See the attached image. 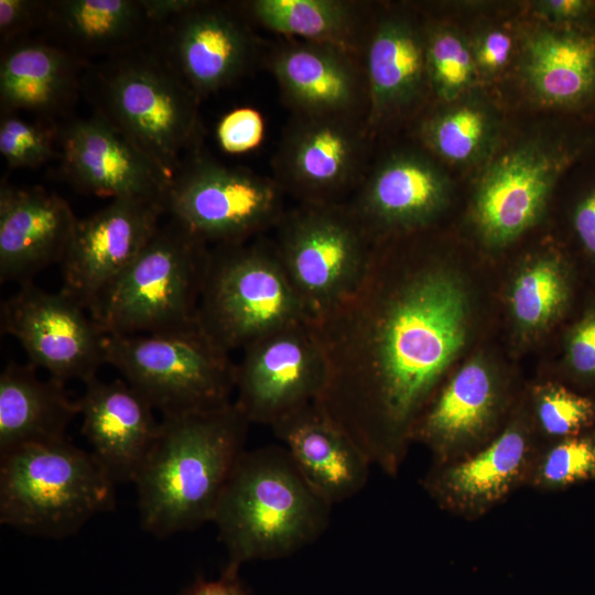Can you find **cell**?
I'll use <instances>...</instances> for the list:
<instances>
[{"instance_id":"22","label":"cell","mask_w":595,"mask_h":595,"mask_svg":"<svg viewBox=\"0 0 595 595\" xmlns=\"http://www.w3.org/2000/svg\"><path fill=\"white\" fill-rule=\"evenodd\" d=\"M84 385L77 402L91 454L116 484L133 483L159 435L155 410L122 378Z\"/></svg>"},{"instance_id":"35","label":"cell","mask_w":595,"mask_h":595,"mask_svg":"<svg viewBox=\"0 0 595 595\" xmlns=\"http://www.w3.org/2000/svg\"><path fill=\"white\" fill-rule=\"evenodd\" d=\"M585 483H595V426L543 445L528 486L555 493Z\"/></svg>"},{"instance_id":"3","label":"cell","mask_w":595,"mask_h":595,"mask_svg":"<svg viewBox=\"0 0 595 595\" xmlns=\"http://www.w3.org/2000/svg\"><path fill=\"white\" fill-rule=\"evenodd\" d=\"M250 425L234 401L162 418L156 441L133 482L143 530L165 538L212 522L247 450Z\"/></svg>"},{"instance_id":"30","label":"cell","mask_w":595,"mask_h":595,"mask_svg":"<svg viewBox=\"0 0 595 595\" xmlns=\"http://www.w3.org/2000/svg\"><path fill=\"white\" fill-rule=\"evenodd\" d=\"M78 86L77 65L65 50L25 42L3 50L0 63L2 112H52L73 99Z\"/></svg>"},{"instance_id":"40","label":"cell","mask_w":595,"mask_h":595,"mask_svg":"<svg viewBox=\"0 0 595 595\" xmlns=\"http://www.w3.org/2000/svg\"><path fill=\"white\" fill-rule=\"evenodd\" d=\"M261 115L251 108H238L223 117L217 126V139L224 151L244 153L260 144L263 138Z\"/></svg>"},{"instance_id":"19","label":"cell","mask_w":595,"mask_h":595,"mask_svg":"<svg viewBox=\"0 0 595 595\" xmlns=\"http://www.w3.org/2000/svg\"><path fill=\"white\" fill-rule=\"evenodd\" d=\"M541 447L532 428L518 416L475 453L432 464L421 485L442 510L477 520L528 486Z\"/></svg>"},{"instance_id":"6","label":"cell","mask_w":595,"mask_h":595,"mask_svg":"<svg viewBox=\"0 0 595 595\" xmlns=\"http://www.w3.org/2000/svg\"><path fill=\"white\" fill-rule=\"evenodd\" d=\"M208 252L207 244L171 219L89 314L108 335L173 334L198 327Z\"/></svg>"},{"instance_id":"26","label":"cell","mask_w":595,"mask_h":595,"mask_svg":"<svg viewBox=\"0 0 595 595\" xmlns=\"http://www.w3.org/2000/svg\"><path fill=\"white\" fill-rule=\"evenodd\" d=\"M271 429L302 476L332 506L355 497L367 485L370 459L316 402Z\"/></svg>"},{"instance_id":"9","label":"cell","mask_w":595,"mask_h":595,"mask_svg":"<svg viewBox=\"0 0 595 595\" xmlns=\"http://www.w3.org/2000/svg\"><path fill=\"white\" fill-rule=\"evenodd\" d=\"M273 229L280 261L315 324L356 290L375 244L346 203H300Z\"/></svg>"},{"instance_id":"17","label":"cell","mask_w":595,"mask_h":595,"mask_svg":"<svg viewBox=\"0 0 595 595\" xmlns=\"http://www.w3.org/2000/svg\"><path fill=\"white\" fill-rule=\"evenodd\" d=\"M374 138L358 117L296 116L275 159V182L300 203H344L371 161Z\"/></svg>"},{"instance_id":"41","label":"cell","mask_w":595,"mask_h":595,"mask_svg":"<svg viewBox=\"0 0 595 595\" xmlns=\"http://www.w3.org/2000/svg\"><path fill=\"white\" fill-rule=\"evenodd\" d=\"M566 364L578 380L595 383V306L587 309L571 328Z\"/></svg>"},{"instance_id":"20","label":"cell","mask_w":595,"mask_h":595,"mask_svg":"<svg viewBox=\"0 0 595 595\" xmlns=\"http://www.w3.org/2000/svg\"><path fill=\"white\" fill-rule=\"evenodd\" d=\"M62 170L82 192L162 201L171 178L102 115L72 121L62 132Z\"/></svg>"},{"instance_id":"15","label":"cell","mask_w":595,"mask_h":595,"mask_svg":"<svg viewBox=\"0 0 595 595\" xmlns=\"http://www.w3.org/2000/svg\"><path fill=\"white\" fill-rule=\"evenodd\" d=\"M327 377L325 351L313 325H291L242 349L234 402L251 424L271 428L317 402Z\"/></svg>"},{"instance_id":"24","label":"cell","mask_w":595,"mask_h":595,"mask_svg":"<svg viewBox=\"0 0 595 595\" xmlns=\"http://www.w3.org/2000/svg\"><path fill=\"white\" fill-rule=\"evenodd\" d=\"M354 54L335 45L305 41L290 42L274 53L271 69L296 116L366 120L365 73Z\"/></svg>"},{"instance_id":"34","label":"cell","mask_w":595,"mask_h":595,"mask_svg":"<svg viewBox=\"0 0 595 595\" xmlns=\"http://www.w3.org/2000/svg\"><path fill=\"white\" fill-rule=\"evenodd\" d=\"M564 257L547 250L533 258L516 279L511 305L517 321L526 328L552 322L567 305L571 286Z\"/></svg>"},{"instance_id":"21","label":"cell","mask_w":595,"mask_h":595,"mask_svg":"<svg viewBox=\"0 0 595 595\" xmlns=\"http://www.w3.org/2000/svg\"><path fill=\"white\" fill-rule=\"evenodd\" d=\"M501 392L488 367L473 360L435 392L414 428L412 442L422 443L432 464L464 458L484 447L496 431Z\"/></svg>"},{"instance_id":"2","label":"cell","mask_w":595,"mask_h":595,"mask_svg":"<svg viewBox=\"0 0 595 595\" xmlns=\"http://www.w3.org/2000/svg\"><path fill=\"white\" fill-rule=\"evenodd\" d=\"M595 159V120L510 111L486 163L464 182L467 223L491 249L521 239L548 214L565 176Z\"/></svg>"},{"instance_id":"37","label":"cell","mask_w":595,"mask_h":595,"mask_svg":"<svg viewBox=\"0 0 595 595\" xmlns=\"http://www.w3.org/2000/svg\"><path fill=\"white\" fill-rule=\"evenodd\" d=\"M559 193L565 195V227L571 245L595 266V159L565 176Z\"/></svg>"},{"instance_id":"43","label":"cell","mask_w":595,"mask_h":595,"mask_svg":"<svg viewBox=\"0 0 595 595\" xmlns=\"http://www.w3.org/2000/svg\"><path fill=\"white\" fill-rule=\"evenodd\" d=\"M183 595H250L238 578V571L225 569L216 580H198Z\"/></svg>"},{"instance_id":"13","label":"cell","mask_w":595,"mask_h":595,"mask_svg":"<svg viewBox=\"0 0 595 595\" xmlns=\"http://www.w3.org/2000/svg\"><path fill=\"white\" fill-rule=\"evenodd\" d=\"M366 125L374 139L404 134L432 104L419 2L379 4L364 43Z\"/></svg>"},{"instance_id":"44","label":"cell","mask_w":595,"mask_h":595,"mask_svg":"<svg viewBox=\"0 0 595 595\" xmlns=\"http://www.w3.org/2000/svg\"><path fill=\"white\" fill-rule=\"evenodd\" d=\"M197 0H140L149 21L175 19L201 4Z\"/></svg>"},{"instance_id":"5","label":"cell","mask_w":595,"mask_h":595,"mask_svg":"<svg viewBox=\"0 0 595 595\" xmlns=\"http://www.w3.org/2000/svg\"><path fill=\"white\" fill-rule=\"evenodd\" d=\"M116 483L68 440L0 455V522L44 538L76 533L116 502Z\"/></svg>"},{"instance_id":"36","label":"cell","mask_w":595,"mask_h":595,"mask_svg":"<svg viewBox=\"0 0 595 595\" xmlns=\"http://www.w3.org/2000/svg\"><path fill=\"white\" fill-rule=\"evenodd\" d=\"M532 403L536 424L551 442L595 426V397L563 385L549 382L536 388Z\"/></svg>"},{"instance_id":"11","label":"cell","mask_w":595,"mask_h":595,"mask_svg":"<svg viewBox=\"0 0 595 595\" xmlns=\"http://www.w3.org/2000/svg\"><path fill=\"white\" fill-rule=\"evenodd\" d=\"M269 177L191 153L170 181L164 209L207 245H231L274 228L285 209Z\"/></svg>"},{"instance_id":"38","label":"cell","mask_w":595,"mask_h":595,"mask_svg":"<svg viewBox=\"0 0 595 595\" xmlns=\"http://www.w3.org/2000/svg\"><path fill=\"white\" fill-rule=\"evenodd\" d=\"M0 153L11 169L36 167L55 155L52 129L2 112Z\"/></svg>"},{"instance_id":"25","label":"cell","mask_w":595,"mask_h":595,"mask_svg":"<svg viewBox=\"0 0 595 595\" xmlns=\"http://www.w3.org/2000/svg\"><path fill=\"white\" fill-rule=\"evenodd\" d=\"M173 22L166 60L198 99L232 83L249 66L253 37L229 10L202 1Z\"/></svg>"},{"instance_id":"14","label":"cell","mask_w":595,"mask_h":595,"mask_svg":"<svg viewBox=\"0 0 595 595\" xmlns=\"http://www.w3.org/2000/svg\"><path fill=\"white\" fill-rule=\"evenodd\" d=\"M495 95L509 111L595 120V28L555 26L523 14L515 71Z\"/></svg>"},{"instance_id":"23","label":"cell","mask_w":595,"mask_h":595,"mask_svg":"<svg viewBox=\"0 0 595 595\" xmlns=\"http://www.w3.org/2000/svg\"><path fill=\"white\" fill-rule=\"evenodd\" d=\"M77 217L58 194L41 186L0 187V281L30 282L62 262Z\"/></svg>"},{"instance_id":"1","label":"cell","mask_w":595,"mask_h":595,"mask_svg":"<svg viewBox=\"0 0 595 595\" xmlns=\"http://www.w3.org/2000/svg\"><path fill=\"white\" fill-rule=\"evenodd\" d=\"M419 234L375 244L356 290L312 324L328 367L316 403L389 476L466 335L465 292Z\"/></svg>"},{"instance_id":"33","label":"cell","mask_w":595,"mask_h":595,"mask_svg":"<svg viewBox=\"0 0 595 595\" xmlns=\"http://www.w3.org/2000/svg\"><path fill=\"white\" fill-rule=\"evenodd\" d=\"M424 17L425 51L433 102L453 100L479 87V80L464 26L419 2Z\"/></svg>"},{"instance_id":"4","label":"cell","mask_w":595,"mask_h":595,"mask_svg":"<svg viewBox=\"0 0 595 595\" xmlns=\"http://www.w3.org/2000/svg\"><path fill=\"white\" fill-rule=\"evenodd\" d=\"M332 506L302 476L283 445L246 450L217 505L213 523L227 570L286 558L327 529Z\"/></svg>"},{"instance_id":"31","label":"cell","mask_w":595,"mask_h":595,"mask_svg":"<svg viewBox=\"0 0 595 595\" xmlns=\"http://www.w3.org/2000/svg\"><path fill=\"white\" fill-rule=\"evenodd\" d=\"M248 12L268 30L301 41L358 48L357 6L342 0H255Z\"/></svg>"},{"instance_id":"7","label":"cell","mask_w":595,"mask_h":595,"mask_svg":"<svg viewBox=\"0 0 595 595\" xmlns=\"http://www.w3.org/2000/svg\"><path fill=\"white\" fill-rule=\"evenodd\" d=\"M197 322L229 354L278 329L311 323L272 239L262 236L209 248Z\"/></svg>"},{"instance_id":"32","label":"cell","mask_w":595,"mask_h":595,"mask_svg":"<svg viewBox=\"0 0 595 595\" xmlns=\"http://www.w3.org/2000/svg\"><path fill=\"white\" fill-rule=\"evenodd\" d=\"M60 29L91 50L111 48L133 39L149 21L140 0H63L45 4Z\"/></svg>"},{"instance_id":"18","label":"cell","mask_w":595,"mask_h":595,"mask_svg":"<svg viewBox=\"0 0 595 595\" xmlns=\"http://www.w3.org/2000/svg\"><path fill=\"white\" fill-rule=\"evenodd\" d=\"M164 213L162 201L119 197L78 219L61 262V290L89 312L148 245Z\"/></svg>"},{"instance_id":"16","label":"cell","mask_w":595,"mask_h":595,"mask_svg":"<svg viewBox=\"0 0 595 595\" xmlns=\"http://www.w3.org/2000/svg\"><path fill=\"white\" fill-rule=\"evenodd\" d=\"M1 329L20 343L29 364L63 383H85L106 364L107 334L62 290L50 293L32 281L21 283L1 304Z\"/></svg>"},{"instance_id":"28","label":"cell","mask_w":595,"mask_h":595,"mask_svg":"<svg viewBox=\"0 0 595 595\" xmlns=\"http://www.w3.org/2000/svg\"><path fill=\"white\" fill-rule=\"evenodd\" d=\"M77 400L65 383L41 379L31 364L10 361L0 375V455L22 446L64 441Z\"/></svg>"},{"instance_id":"39","label":"cell","mask_w":595,"mask_h":595,"mask_svg":"<svg viewBox=\"0 0 595 595\" xmlns=\"http://www.w3.org/2000/svg\"><path fill=\"white\" fill-rule=\"evenodd\" d=\"M524 14L563 28H595V0H526Z\"/></svg>"},{"instance_id":"29","label":"cell","mask_w":595,"mask_h":595,"mask_svg":"<svg viewBox=\"0 0 595 595\" xmlns=\"http://www.w3.org/2000/svg\"><path fill=\"white\" fill-rule=\"evenodd\" d=\"M428 2L464 26L479 85L497 94L512 76L519 57L526 0Z\"/></svg>"},{"instance_id":"27","label":"cell","mask_w":595,"mask_h":595,"mask_svg":"<svg viewBox=\"0 0 595 595\" xmlns=\"http://www.w3.org/2000/svg\"><path fill=\"white\" fill-rule=\"evenodd\" d=\"M510 111L479 86L444 102L431 104L404 134L465 182L498 147Z\"/></svg>"},{"instance_id":"42","label":"cell","mask_w":595,"mask_h":595,"mask_svg":"<svg viewBox=\"0 0 595 595\" xmlns=\"http://www.w3.org/2000/svg\"><path fill=\"white\" fill-rule=\"evenodd\" d=\"M45 14V4L30 0H0V39L2 50L28 32Z\"/></svg>"},{"instance_id":"10","label":"cell","mask_w":595,"mask_h":595,"mask_svg":"<svg viewBox=\"0 0 595 595\" xmlns=\"http://www.w3.org/2000/svg\"><path fill=\"white\" fill-rule=\"evenodd\" d=\"M102 115L172 178L198 139V98L167 60L138 55L100 74Z\"/></svg>"},{"instance_id":"12","label":"cell","mask_w":595,"mask_h":595,"mask_svg":"<svg viewBox=\"0 0 595 595\" xmlns=\"http://www.w3.org/2000/svg\"><path fill=\"white\" fill-rule=\"evenodd\" d=\"M346 205L372 244L432 230L464 182L407 134L383 140Z\"/></svg>"},{"instance_id":"8","label":"cell","mask_w":595,"mask_h":595,"mask_svg":"<svg viewBox=\"0 0 595 595\" xmlns=\"http://www.w3.org/2000/svg\"><path fill=\"white\" fill-rule=\"evenodd\" d=\"M105 360L162 418L214 410L234 401L236 363L199 325L173 334H107Z\"/></svg>"}]
</instances>
